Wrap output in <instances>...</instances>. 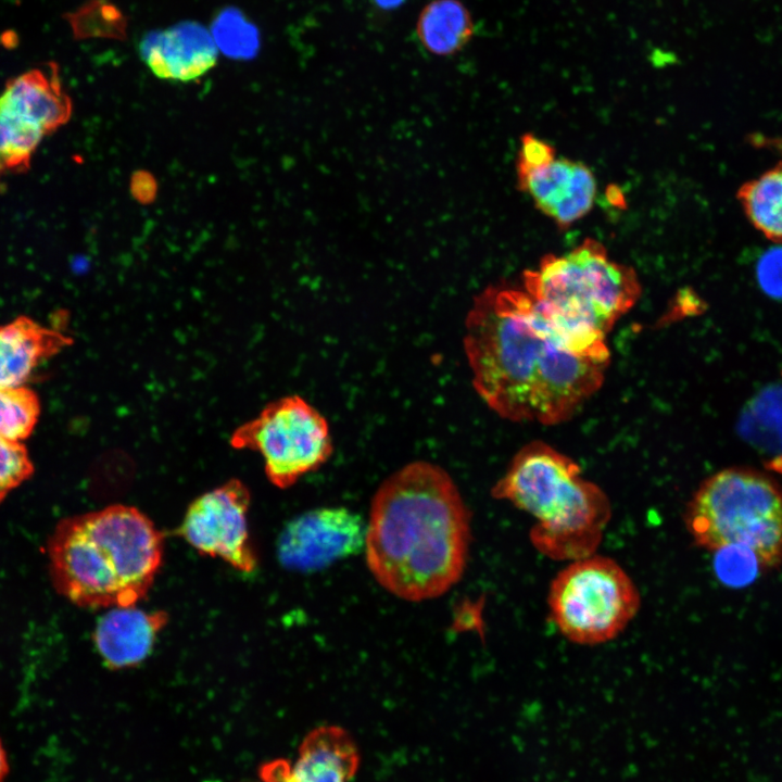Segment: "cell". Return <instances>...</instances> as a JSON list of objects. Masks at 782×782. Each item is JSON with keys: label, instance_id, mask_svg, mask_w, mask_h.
I'll return each instance as SVG.
<instances>
[{"label": "cell", "instance_id": "6da1fadb", "mask_svg": "<svg viewBox=\"0 0 782 782\" xmlns=\"http://www.w3.org/2000/svg\"><path fill=\"white\" fill-rule=\"evenodd\" d=\"M463 343L475 390L512 421H566L601 388L609 363L577 353L524 289L485 290Z\"/></svg>", "mask_w": 782, "mask_h": 782}, {"label": "cell", "instance_id": "7a4b0ae2", "mask_svg": "<svg viewBox=\"0 0 782 782\" xmlns=\"http://www.w3.org/2000/svg\"><path fill=\"white\" fill-rule=\"evenodd\" d=\"M470 522L471 513L451 476L430 462H412L383 480L373 497L367 566L400 598H436L465 571Z\"/></svg>", "mask_w": 782, "mask_h": 782}, {"label": "cell", "instance_id": "3957f363", "mask_svg": "<svg viewBox=\"0 0 782 782\" xmlns=\"http://www.w3.org/2000/svg\"><path fill=\"white\" fill-rule=\"evenodd\" d=\"M164 537L138 508L110 505L61 520L47 544L55 590L80 607L143 598L163 560Z\"/></svg>", "mask_w": 782, "mask_h": 782}, {"label": "cell", "instance_id": "277c9868", "mask_svg": "<svg viewBox=\"0 0 782 782\" xmlns=\"http://www.w3.org/2000/svg\"><path fill=\"white\" fill-rule=\"evenodd\" d=\"M491 494L533 517L530 541L555 560L595 554L611 516L606 493L583 478L573 459L542 441L515 454Z\"/></svg>", "mask_w": 782, "mask_h": 782}, {"label": "cell", "instance_id": "5b68a950", "mask_svg": "<svg viewBox=\"0 0 782 782\" xmlns=\"http://www.w3.org/2000/svg\"><path fill=\"white\" fill-rule=\"evenodd\" d=\"M524 290L547 320L581 355L609 361L606 335L639 300L635 270L609 258L605 247L586 238L573 250L544 255L524 273Z\"/></svg>", "mask_w": 782, "mask_h": 782}, {"label": "cell", "instance_id": "8992f818", "mask_svg": "<svg viewBox=\"0 0 782 782\" xmlns=\"http://www.w3.org/2000/svg\"><path fill=\"white\" fill-rule=\"evenodd\" d=\"M683 520L699 547L745 546L764 571L782 564V487L762 471L730 467L709 476L688 502Z\"/></svg>", "mask_w": 782, "mask_h": 782}, {"label": "cell", "instance_id": "52a82bcc", "mask_svg": "<svg viewBox=\"0 0 782 782\" xmlns=\"http://www.w3.org/2000/svg\"><path fill=\"white\" fill-rule=\"evenodd\" d=\"M547 605L570 642L596 645L618 636L641 607L640 592L613 558L592 554L571 560L552 580Z\"/></svg>", "mask_w": 782, "mask_h": 782}, {"label": "cell", "instance_id": "ba28073f", "mask_svg": "<svg viewBox=\"0 0 782 782\" xmlns=\"http://www.w3.org/2000/svg\"><path fill=\"white\" fill-rule=\"evenodd\" d=\"M237 450L257 452L268 480L279 489L318 469L332 453L326 418L300 395L268 403L230 437Z\"/></svg>", "mask_w": 782, "mask_h": 782}, {"label": "cell", "instance_id": "9c48e42d", "mask_svg": "<svg viewBox=\"0 0 782 782\" xmlns=\"http://www.w3.org/2000/svg\"><path fill=\"white\" fill-rule=\"evenodd\" d=\"M71 113L54 63L11 79L0 96V177L25 171L43 137Z\"/></svg>", "mask_w": 782, "mask_h": 782}, {"label": "cell", "instance_id": "30bf717a", "mask_svg": "<svg viewBox=\"0 0 782 782\" xmlns=\"http://www.w3.org/2000/svg\"><path fill=\"white\" fill-rule=\"evenodd\" d=\"M251 494L239 479H230L197 497L178 529L200 554L218 557L237 570L252 572L257 556L248 529Z\"/></svg>", "mask_w": 782, "mask_h": 782}, {"label": "cell", "instance_id": "8fae6325", "mask_svg": "<svg viewBox=\"0 0 782 782\" xmlns=\"http://www.w3.org/2000/svg\"><path fill=\"white\" fill-rule=\"evenodd\" d=\"M366 524L345 507H320L299 515L281 531L277 556L287 569L316 571L365 547Z\"/></svg>", "mask_w": 782, "mask_h": 782}, {"label": "cell", "instance_id": "7c38bea8", "mask_svg": "<svg viewBox=\"0 0 782 782\" xmlns=\"http://www.w3.org/2000/svg\"><path fill=\"white\" fill-rule=\"evenodd\" d=\"M360 766L357 746L348 731L321 726L306 734L297 760L278 758L261 766L263 782H350Z\"/></svg>", "mask_w": 782, "mask_h": 782}, {"label": "cell", "instance_id": "4fadbf2b", "mask_svg": "<svg viewBox=\"0 0 782 782\" xmlns=\"http://www.w3.org/2000/svg\"><path fill=\"white\" fill-rule=\"evenodd\" d=\"M517 178L537 209L563 229L585 216L595 201L596 180L582 162L555 157Z\"/></svg>", "mask_w": 782, "mask_h": 782}, {"label": "cell", "instance_id": "5bb4252c", "mask_svg": "<svg viewBox=\"0 0 782 782\" xmlns=\"http://www.w3.org/2000/svg\"><path fill=\"white\" fill-rule=\"evenodd\" d=\"M139 54L159 78L190 81L215 66L218 48L203 25L185 21L148 33L139 43Z\"/></svg>", "mask_w": 782, "mask_h": 782}, {"label": "cell", "instance_id": "9a60e30c", "mask_svg": "<svg viewBox=\"0 0 782 782\" xmlns=\"http://www.w3.org/2000/svg\"><path fill=\"white\" fill-rule=\"evenodd\" d=\"M167 620L163 610L146 611L135 605L114 607L97 622V651L111 669L134 667L148 657Z\"/></svg>", "mask_w": 782, "mask_h": 782}, {"label": "cell", "instance_id": "2e32d148", "mask_svg": "<svg viewBox=\"0 0 782 782\" xmlns=\"http://www.w3.org/2000/svg\"><path fill=\"white\" fill-rule=\"evenodd\" d=\"M63 332L18 316L0 326V387L24 386L45 360L72 343Z\"/></svg>", "mask_w": 782, "mask_h": 782}, {"label": "cell", "instance_id": "e0dca14e", "mask_svg": "<svg viewBox=\"0 0 782 782\" xmlns=\"http://www.w3.org/2000/svg\"><path fill=\"white\" fill-rule=\"evenodd\" d=\"M736 429L767 467L782 474V384L757 391L740 412Z\"/></svg>", "mask_w": 782, "mask_h": 782}, {"label": "cell", "instance_id": "ac0fdd59", "mask_svg": "<svg viewBox=\"0 0 782 782\" xmlns=\"http://www.w3.org/2000/svg\"><path fill=\"white\" fill-rule=\"evenodd\" d=\"M417 37L429 52L451 55L462 50L474 34V22L458 0H433L420 12Z\"/></svg>", "mask_w": 782, "mask_h": 782}, {"label": "cell", "instance_id": "d6986e66", "mask_svg": "<svg viewBox=\"0 0 782 782\" xmlns=\"http://www.w3.org/2000/svg\"><path fill=\"white\" fill-rule=\"evenodd\" d=\"M737 199L752 225L782 243V162L743 184Z\"/></svg>", "mask_w": 782, "mask_h": 782}, {"label": "cell", "instance_id": "ffe728a7", "mask_svg": "<svg viewBox=\"0 0 782 782\" xmlns=\"http://www.w3.org/2000/svg\"><path fill=\"white\" fill-rule=\"evenodd\" d=\"M40 411L39 398L30 388L0 387V436L18 442L27 439L38 422Z\"/></svg>", "mask_w": 782, "mask_h": 782}, {"label": "cell", "instance_id": "44dd1931", "mask_svg": "<svg viewBox=\"0 0 782 782\" xmlns=\"http://www.w3.org/2000/svg\"><path fill=\"white\" fill-rule=\"evenodd\" d=\"M211 35L218 48L234 59H251L260 47L258 31L237 9L222 11L213 21Z\"/></svg>", "mask_w": 782, "mask_h": 782}, {"label": "cell", "instance_id": "7402d4cb", "mask_svg": "<svg viewBox=\"0 0 782 782\" xmlns=\"http://www.w3.org/2000/svg\"><path fill=\"white\" fill-rule=\"evenodd\" d=\"M715 553L714 568L719 580L731 588H743L755 581L762 568L756 555L742 545H729Z\"/></svg>", "mask_w": 782, "mask_h": 782}, {"label": "cell", "instance_id": "603a6c76", "mask_svg": "<svg viewBox=\"0 0 782 782\" xmlns=\"http://www.w3.org/2000/svg\"><path fill=\"white\" fill-rule=\"evenodd\" d=\"M33 474L34 464L26 446L0 436V503Z\"/></svg>", "mask_w": 782, "mask_h": 782}, {"label": "cell", "instance_id": "cb8c5ba5", "mask_svg": "<svg viewBox=\"0 0 782 782\" xmlns=\"http://www.w3.org/2000/svg\"><path fill=\"white\" fill-rule=\"evenodd\" d=\"M756 281L769 298L782 301V245L767 249L755 266Z\"/></svg>", "mask_w": 782, "mask_h": 782}, {"label": "cell", "instance_id": "d4e9b609", "mask_svg": "<svg viewBox=\"0 0 782 782\" xmlns=\"http://www.w3.org/2000/svg\"><path fill=\"white\" fill-rule=\"evenodd\" d=\"M556 157L555 149L532 134L521 138L517 160V174L544 165Z\"/></svg>", "mask_w": 782, "mask_h": 782}, {"label": "cell", "instance_id": "484cf974", "mask_svg": "<svg viewBox=\"0 0 782 782\" xmlns=\"http://www.w3.org/2000/svg\"><path fill=\"white\" fill-rule=\"evenodd\" d=\"M9 772V762L7 753L0 740V782H3Z\"/></svg>", "mask_w": 782, "mask_h": 782}, {"label": "cell", "instance_id": "4316f807", "mask_svg": "<svg viewBox=\"0 0 782 782\" xmlns=\"http://www.w3.org/2000/svg\"><path fill=\"white\" fill-rule=\"evenodd\" d=\"M380 4L393 5L399 3L400 0H377Z\"/></svg>", "mask_w": 782, "mask_h": 782}]
</instances>
